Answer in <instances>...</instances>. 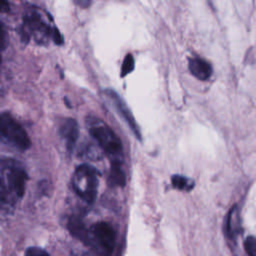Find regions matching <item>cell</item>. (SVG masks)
Here are the masks:
<instances>
[{
	"label": "cell",
	"instance_id": "7",
	"mask_svg": "<svg viewBox=\"0 0 256 256\" xmlns=\"http://www.w3.org/2000/svg\"><path fill=\"white\" fill-rule=\"evenodd\" d=\"M5 173L7 180V188L13 195H15L18 198H21L24 195L26 182L28 179L26 171L16 163H12L6 166Z\"/></svg>",
	"mask_w": 256,
	"mask_h": 256
},
{
	"label": "cell",
	"instance_id": "6",
	"mask_svg": "<svg viewBox=\"0 0 256 256\" xmlns=\"http://www.w3.org/2000/svg\"><path fill=\"white\" fill-rule=\"evenodd\" d=\"M104 95L109 100L111 105L114 107V109L116 110L118 115L127 123V125L129 126V128L131 129L133 134L136 136V138L141 139V134H140L139 128L137 126V123L133 117V114L131 113V111L129 110L128 106L123 101V99L115 91L110 90V89H106L104 91Z\"/></svg>",
	"mask_w": 256,
	"mask_h": 256
},
{
	"label": "cell",
	"instance_id": "21",
	"mask_svg": "<svg viewBox=\"0 0 256 256\" xmlns=\"http://www.w3.org/2000/svg\"><path fill=\"white\" fill-rule=\"evenodd\" d=\"M0 63H1V56H0Z\"/></svg>",
	"mask_w": 256,
	"mask_h": 256
},
{
	"label": "cell",
	"instance_id": "1",
	"mask_svg": "<svg viewBox=\"0 0 256 256\" xmlns=\"http://www.w3.org/2000/svg\"><path fill=\"white\" fill-rule=\"evenodd\" d=\"M21 37L25 42L33 39L38 44L47 43L49 39H52L58 45L63 42V38L56 27H50L41 14L35 11H31L24 16L21 26Z\"/></svg>",
	"mask_w": 256,
	"mask_h": 256
},
{
	"label": "cell",
	"instance_id": "2",
	"mask_svg": "<svg viewBox=\"0 0 256 256\" xmlns=\"http://www.w3.org/2000/svg\"><path fill=\"white\" fill-rule=\"evenodd\" d=\"M87 127L89 128L90 135L97 141L102 150L110 157L111 162H122V144L113 130L103 121L92 117L87 120Z\"/></svg>",
	"mask_w": 256,
	"mask_h": 256
},
{
	"label": "cell",
	"instance_id": "12",
	"mask_svg": "<svg viewBox=\"0 0 256 256\" xmlns=\"http://www.w3.org/2000/svg\"><path fill=\"white\" fill-rule=\"evenodd\" d=\"M171 182L174 188L182 191H190L193 189L195 183L192 179L185 177L183 175H173L171 177Z\"/></svg>",
	"mask_w": 256,
	"mask_h": 256
},
{
	"label": "cell",
	"instance_id": "8",
	"mask_svg": "<svg viewBox=\"0 0 256 256\" xmlns=\"http://www.w3.org/2000/svg\"><path fill=\"white\" fill-rule=\"evenodd\" d=\"M59 133L65 140L66 148L68 151H72L78 139V124L72 118L64 119L59 127Z\"/></svg>",
	"mask_w": 256,
	"mask_h": 256
},
{
	"label": "cell",
	"instance_id": "15",
	"mask_svg": "<svg viewBox=\"0 0 256 256\" xmlns=\"http://www.w3.org/2000/svg\"><path fill=\"white\" fill-rule=\"evenodd\" d=\"M244 248L248 256H256V238L248 236L244 241Z\"/></svg>",
	"mask_w": 256,
	"mask_h": 256
},
{
	"label": "cell",
	"instance_id": "9",
	"mask_svg": "<svg viewBox=\"0 0 256 256\" xmlns=\"http://www.w3.org/2000/svg\"><path fill=\"white\" fill-rule=\"evenodd\" d=\"M188 67L191 74L199 80H207L212 74V67L210 63L200 57L189 58Z\"/></svg>",
	"mask_w": 256,
	"mask_h": 256
},
{
	"label": "cell",
	"instance_id": "10",
	"mask_svg": "<svg viewBox=\"0 0 256 256\" xmlns=\"http://www.w3.org/2000/svg\"><path fill=\"white\" fill-rule=\"evenodd\" d=\"M109 184L111 186H124L126 183V176L125 172L122 168V162L121 161H116V162H111V169H110V174H109Z\"/></svg>",
	"mask_w": 256,
	"mask_h": 256
},
{
	"label": "cell",
	"instance_id": "16",
	"mask_svg": "<svg viewBox=\"0 0 256 256\" xmlns=\"http://www.w3.org/2000/svg\"><path fill=\"white\" fill-rule=\"evenodd\" d=\"M9 204V196H8V188L0 178V209Z\"/></svg>",
	"mask_w": 256,
	"mask_h": 256
},
{
	"label": "cell",
	"instance_id": "20",
	"mask_svg": "<svg viewBox=\"0 0 256 256\" xmlns=\"http://www.w3.org/2000/svg\"><path fill=\"white\" fill-rule=\"evenodd\" d=\"M93 0H74V2L81 8H87L91 5Z\"/></svg>",
	"mask_w": 256,
	"mask_h": 256
},
{
	"label": "cell",
	"instance_id": "4",
	"mask_svg": "<svg viewBox=\"0 0 256 256\" xmlns=\"http://www.w3.org/2000/svg\"><path fill=\"white\" fill-rule=\"evenodd\" d=\"M0 142L20 151L31 144L24 128L8 113L0 114Z\"/></svg>",
	"mask_w": 256,
	"mask_h": 256
},
{
	"label": "cell",
	"instance_id": "18",
	"mask_svg": "<svg viewBox=\"0 0 256 256\" xmlns=\"http://www.w3.org/2000/svg\"><path fill=\"white\" fill-rule=\"evenodd\" d=\"M6 45H7V32L2 22H0V50L4 49Z\"/></svg>",
	"mask_w": 256,
	"mask_h": 256
},
{
	"label": "cell",
	"instance_id": "14",
	"mask_svg": "<svg viewBox=\"0 0 256 256\" xmlns=\"http://www.w3.org/2000/svg\"><path fill=\"white\" fill-rule=\"evenodd\" d=\"M134 70V58L132 54H127L124 59L121 66V77H125L129 73H131Z\"/></svg>",
	"mask_w": 256,
	"mask_h": 256
},
{
	"label": "cell",
	"instance_id": "13",
	"mask_svg": "<svg viewBox=\"0 0 256 256\" xmlns=\"http://www.w3.org/2000/svg\"><path fill=\"white\" fill-rule=\"evenodd\" d=\"M238 213H237V209L233 208L227 217V233L228 235L233 238L235 237V235L238 233V227H239V222H238Z\"/></svg>",
	"mask_w": 256,
	"mask_h": 256
},
{
	"label": "cell",
	"instance_id": "3",
	"mask_svg": "<svg viewBox=\"0 0 256 256\" xmlns=\"http://www.w3.org/2000/svg\"><path fill=\"white\" fill-rule=\"evenodd\" d=\"M99 173L91 165L82 164L78 166L72 177L73 189L84 201L93 203L98 191Z\"/></svg>",
	"mask_w": 256,
	"mask_h": 256
},
{
	"label": "cell",
	"instance_id": "11",
	"mask_svg": "<svg viewBox=\"0 0 256 256\" xmlns=\"http://www.w3.org/2000/svg\"><path fill=\"white\" fill-rule=\"evenodd\" d=\"M69 229L72 235H74L75 237L79 238L81 241L85 242L86 244H90V237L91 234L90 232H88L84 226V224L81 222V220L79 219H75V218H71L69 221Z\"/></svg>",
	"mask_w": 256,
	"mask_h": 256
},
{
	"label": "cell",
	"instance_id": "5",
	"mask_svg": "<svg viewBox=\"0 0 256 256\" xmlns=\"http://www.w3.org/2000/svg\"><path fill=\"white\" fill-rule=\"evenodd\" d=\"M91 238H93L98 246L107 254H110L116 241V233L113 227L107 222H97L91 227Z\"/></svg>",
	"mask_w": 256,
	"mask_h": 256
},
{
	"label": "cell",
	"instance_id": "19",
	"mask_svg": "<svg viewBox=\"0 0 256 256\" xmlns=\"http://www.w3.org/2000/svg\"><path fill=\"white\" fill-rule=\"evenodd\" d=\"M10 11V5L6 0H0V12L7 13Z\"/></svg>",
	"mask_w": 256,
	"mask_h": 256
},
{
	"label": "cell",
	"instance_id": "17",
	"mask_svg": "<svg viewBox=\"0 0 256 256\" xmlns=\"http://www.w3.org/2000/svg\"><path fill=\"white\" fill-rule=\"evenodd\" d=\"M26 256H50V255L41 248L30 247L26 250Z\"/></svg>",
	"mask_w": 256,
	"mask_h": 256
}]
</instances>
